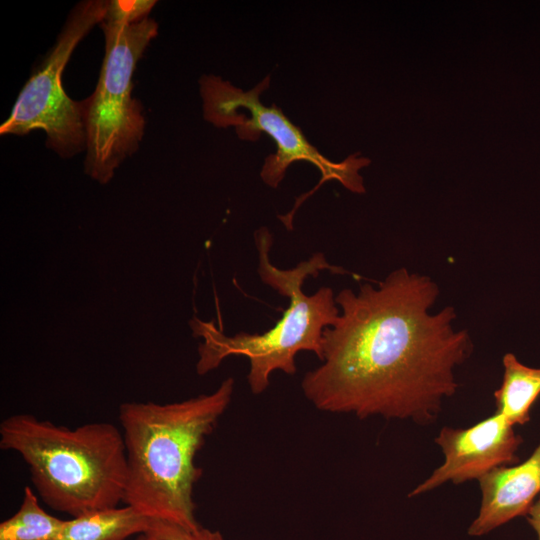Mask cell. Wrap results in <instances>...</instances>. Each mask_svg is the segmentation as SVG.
<instances>
[{"instance_id": "cell-7", "label": "cell", "mask_w": 540, "mask_h": 540, "mask_svg": "<svg viewBox=\"0 0 540 540\" xmlns=\"http://www.w3.org/2000/svg\"><path fill=\"white\" fill-rule=\"evenodd\" d=\"M107 1L86 0L70 12L55 45L20 91L1 135L41 129L47 146L61 157L86 150L84 100L74 101L62 87V73L82 38L106 15Z\"/></svg>"}, {"instance_id": "cell-5", "label": "cell", "mask_w": 540, "mask_h": 540, "mask_svg": "<svg viewBox=\"0 0 540 540\" xmlns=\"http://www.w3.org/2000/svg\"><path fill=\"white\" fill-rule=\"evenodd\" d=\"M105 53L93 94L84 100L86 158L84 171L101 184L139 148L145 119L141 103L132 97L136 64L158 32L145 18L124 24L103 20Z\"/></svg>"}, {"instance_id": "cell-9", "label": "cell", "mask_w": 540, "mask_h": 540, "mask_svg": "<svg viewBox=\"0 0 540 540\" xmlns=\"http://www.w3.org/2000/svg\"><path fill=\"white\" fill-rule=\"evenodd\" d=\"M479 483L482 502L468 529L471 536H482L515 517L526 516L540 493V443L524 462L496 468Z\"/></svg>"}, {"instance_id": "cell-4", "label": "cell", "mask_w": 540, "mask_h": 540, "mask_svg": "<svg viewBox=\"0 0 540 540\" xmlns=\"http://www.w3.org/2000/svg\"><path fill=\"white\" fill-rule=\"evenodd\" d=\"M254 240L261 281L289 299L281 319L263 333L239 332L233 336L225 335L213 321L194 317L189 324L193 336L204 339L198 346L196 371L199 375L216 369L229 356H245L250 365L247 376L250 390L253 394H261L269 386L274 371L288 375L296 373L298 352L310 351L322 360L324 330L332 326L340 314L330 287L324 286L314 294L306 295L302 290L304 281L308 277H317L324 270L334 274L349 272L331 265L322 252L314 253L293 268H278L270 259L273 245L270 230L266 227L257 229Z\"/></svg>"}, {"instance_id": "cell-14", "label": "cell", "mask_w": 540, "mask_h": 540, "mask_svg": "<svg viewBox=\"0 0 540 540\" xmlns=\"http://www.w3.org/2000/svg\"><path fill=\"white\" fill-rule=\"evenodd\" d=\"M155 4L154 0L107 1L104 20L124 24L137 23L148 17Z\"/></svg>"}, {"instance_id": "cell-16", "label": "cell", "mask_w": 540, "mask_h": 540, "mask_svg": "<svg viewBox=\"0 0 540 540\" xmlns=\"http://www.w3.org/2000/svg\"><path fill=\"white\" fill-rule=\"evenodd\" d=\"M135 540H159L156 536L151 533H142L137 536Z\"/></svg>"}, {"instance_id": "cell-1", "label": "cell", "mask_w": 540, "mask_h": 540, "mask_svg": "<svg viewBox=\"0 0 540 540\" xmlns=\"http://www.w3.org/2000/svg\"><path fill=\"white\" fill-rule=\"evenodd\" d=\"M438 296L435 281L406 268L376 287L341 290L340 314L323 333L322 364L301 383L307 400L324 412L433 422L473 348L469 333L454 329L452 306L430 312Z\"/></svg>"}, {"instance_id": "cell-3", "label": "cell", "mask_w": 540, "mask_h": 540, "mask_svg": "<svg viewBox=\"0 0 540 540\" xmlns=\"http://www.w3.org/2000/svg\"><path fill=\"white\" fill-rule=\"evenodd\" d=\"M0 448L17 453L51 509L77 517L123 502L127 456L122 431L109 422L74 429L28 413L0 423Z\"/></svg>"}, {"instance_id": "cell-8", "label": "cell", "mask_w": 540, "mask_h": 540, "mask_svg": "<svg viewBox=\"0 0 540 540\" xmlns=\"http://www.w3.org/2000/svg\"><path fill=\"white\" fill-rule=\"evenodd\" d=\"M513 427L498 412L466 429L443 427L435 442L445 460L409 496L433 490L448 481L459 484L479 480L496 468L515 465L522 438Z\"/></svg>"}, {"instance_id": "cell-2", "label": "cell", "mask_w": 540, "mask_h": 540, "mask_svg": "<svg viewBox=\"0 0 540 540\" xmlns=\"http://www.w3.org/2000/svg\"><path fill=\"white\" fill-rule=\"evenodd\" d=\"M233 390L229 377L214 392L183 401L120 405L127 456L124 504L186 529L200 526L193 491L203 469L195 458L228 408Z\"/></svg>"}, {"instance_id": "cell-6", "label": "cell", "mask_w": 540, "mask_h": 540, "mask_svg": "<svg viewBox=\"0 0 540 540\" xmlns=\"http://www.w3.org/2000/svg\"><path fill=\"white\" fill-rule=\"evenodd\" d=\"M199 84L203 110H213L203 111L208 122L221 128L232 126L238 137L246 141H257L265 132L276 143V153L266 157L260 172L266 185L277 188L288 167L297 161L310 162L320 171L319 183L297 198L288 214L278 216L287 230H292L293 217L299 206L327 181L335 180L351 192L365 193L359 170L368 166L370 159L357 157L356 153L341 162H333L322 155L279 107L265 106L260 101L261 93L270 86V76L247 91L215 75H203Z\"/></svg>"}, {"instance_id": "cell-12", "label": "cell", "mask_w": 540, "mask_h": 540, "mask_svg": "<svg viewBox=\"0 0 540 540\" xmlns=\"http://www.w3.org/2000/svg\"><path fill=\"white\" fill-rule=\"evenodd\" d=\"M64 521L47 513L33 489L26 486L19 509L0 523V540H55Z\"/></svg>"}, {"instance_id": "cell-10", "label": "cell", "mask_w": 540, "mask_h": 540, "mask_svg": "<svg viewBox=\"0 0 540 540\" xmlns=\"http://www.w3.org/2000/svg\"><path fill=\"white\" fill-rule=\"evenodd\" d=\"M153 520L125 504L65 520L55 540H125L148 532Z\"/></svg>"}, {"instance_id": "cell-13", "label": "cell", "mask_w": 540, "mask_h": 540, "mask_svg": "<svg viewBox=\"0 0 540 540\" xmlns=\"http://www.w3.org/2000/svg\"><path fill=\"white\" fill-rule=\"evenodd\" d=\"M148 533L153 534L159 540H225L218 530H211L202 526L190 530L157 519L152 521Z\"/></svg>"}, {"instance_id": "cell-15", "label": "cell", "mask_w": 540, "mask_h": 540, "mask_svg": "<svg viewBox=\"0 0 540 540\" xmlns=\"http://www.w3.org/2000/svg\"><path fill=\"white\" fill-rule=\"evenodd\" d=\"M526 518L540 540V498L529 508Z\"/></svg>"}, {"instance_id": "cell-11", "label": "cell", "mask_w": 540, "mask_h": 540, "mask_svg": "<svg viewBox=\"0 0 540 540\" xmlns=\"http://www.w3.org/2000/svg\"><path fill=\"white\" fill-rule=\"evenodd\" d=\"M504 373L501 386L494 392L498 413L512 425L530 420V410L540 395V368L521 363L513 353L502 359Z\"/></svg>"}]
</instances>
